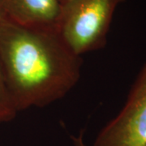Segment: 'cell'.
I'll return each instance as SVG.
<instances>
[{
    "instance_id": "6da1fadb",
    "label": "cell",
    "mask_w": 146,
    "mask_h": 146,
    "mask_svg": "<svg viewBox=\"0 0 146 146\" xmlns=\"http://www.w3.org/2000/svg\"><path fill=\"white\" fill-rule=\"evenodd\" d=\"M0 67L19 112L58 101L80 78L82 59L55 30L0 21Z\"/></svg>"
},
{
    "instance_id": "7a4b0ae2",
    "label": "cell",
    "mask_w": 146,
    "mask_h": 146,
    "mask_svg": "<svg viewBox=\"0 0 146 146\" xmlns=\"http://www.w3.org/2000/svg\"><path fill=\"white\" fill-rule=\"evenodd\" d=\"M125 0H69L62 4L55 31L79 56L106 46L116 8Z\"/></svg>"
},
{
    "instance_id": "3957f363",
    "label": "cell",
    "mask_w": 146,
    "mask_h": 146,
    "mask_svg": "<svg viewBox=\"0 0 146 146\" xmlns=\"http://www.w3.org/2000/svg\"><path fill=\"white\" fill-rule=\"evenodd\" d=\"M94 146H146V63L125 105L100 131Z\"/></svg>"
},
{
    "instance_id": "277c9868",
    "label": "cell",
    "mask_w": 146,
    "mask_h": 146,
    "mask_svg": "<svg viewBox=\"0 0 146 146\" xmlns=\"http://www.w3.org/2000/svg\"><path fill=\"white\" fill-rule=\"evenodd\" d=\"M61 7L59 0H0L4 20L36 29L55 30Z\"/></svg>"
},
{
    "instance_id": "5b68a950",
    "label": "cell",
    "mask_w": 146,
    "mask_h": 146,
    "mask_svg": "<svg viewBox=\"0 0 146 146\" xmlns=\"http://www.w3.org/2000/svg\"><path fill=\"white\" fill-rule=\"evenodd\" d=\"M19 110L11 95L0 67V123L12 120Z\"/></svg>"
},
{
    "instance_id": "8992f818",
    "label": "cell",
    "mask_w": 146,
    "mask_h": 146,
    "mask_svg": "<svg viewBox=\"0 0 146 146\" xmlns=\"http://www.w3.org/2000/svg\"><path fill=\"white\" fill-rule=\"evenodd\" d=\"M73 146H86L84 140V131H81L78 135L72 136Z\"/></svg>"
},
{
    "instance_id": "52a82bcc",
    "label": "cell",
    "mask_w": 146,
    "mask_h": 146,
    "mask_svg": "<svg viewBox=\"0 0 146 146\" xmlns=\"http://www.w3.org/2000/svg\"><path fill=\"white\" fill-rule=\"evenodd\" d=\"M68 1H69V0H59V2H60L61 5H62V4H63V3H67Z\"/></svg>"
},
{
    "instance_id": "ba28073f",
    "label": "cell",
    "mask_w": 146,
    "mask_h": 146,
    "mask_svg": "<svg viewBox=\"0 0 146 146\" xmlns=\"http://www.w3.org/2000/svg\"><path fill=\"white\" fill-rule=\"evenodd\" d=\"M2 20H4V19L3 18V16H2V15H1V13H0V21H2Z\"/></svg>"
}]
</instances>
